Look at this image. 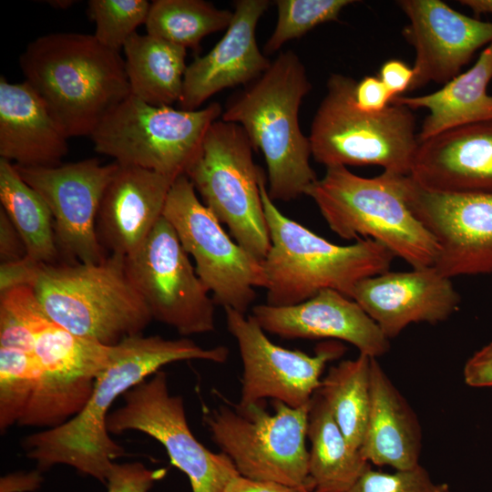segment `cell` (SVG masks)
<instances>
[{"label": "cell", "mask_w": 492, "mask_h": 492, "mask_svg": "<svg viewBox=\"0 0 492 492\" xmlns=\"http://www.w3.org/2000/svg\"><path fill=\"white\" fill-rule=\"evenodd\" d=\"M228 355L225 346L204 348L186 338L127 337L114 344L111 361L97 376L83 409L61 425L26 436L25 452L39 470L63 464L106 484L114 460L125 454L107 427L115 400L169 364L185 360L223 364Z\"/></svg>", "instance_id": "cell-1"}, {"label": "cell", "mask_w": 492, "mask_h": 492, "mask_svg": "<svg viewBox=\"0 0 492 492\" xmlns=\"http://www.w3.org/2000/svg\"><path fill=\"white\" fill-rule=\"evenodd\" d=\"M26 81L67 137L92 134L130 95L125 60L94 35L60 32L37 37L19 57Z\"/></svg>", "instance_id": "cell-2"}, {"label": "cell", "mask_w": 492, "mask_h": 492, "mask_svg": "<svg viewBox=\"0 0 492 492\" xmlns=\"http://www.w3.org/2000/svg\"><path fill=\"white\" fill-rule=\"evenodd\" d=\"M312 85L292 51L281 53L269 68L222 112L221 119L240 125L267 166L268 194L290 201L305 195L317 179L310 164L309 138L299 125V108Z\"/></svg>", "instance_id": "cell-3"}, {"label": "cell", "mask_w": 492, "mask_h": 492, "mask_svg": "<svg viewBox=\"0 0 492 492\" xmlns=\"http://www.w3.org/2000/svg\"><path fill=\"white\" fill-rule=\"evenodd\" d=\"M260 190L271 238L262 261L265 303L293 305L325 289L351 298L361 280L389 271L395 256L381 243L369 239L350 245L330 242L278 210L268 194L264 172Z\"/></svg>", "instance_id": "cell-4"}, {"label": "cell", "mask_w": 492, "mask_h": 492, "mask_svg": "<svg viewBox=\"0 0 492 492\" xmlns=\"http://www.w3.org/2000/svg\"><path fill=\"white\" fill-rule=\"evenodd\" d=\"M126 258L99 263H39L32 287L48 318L70 333L114 345L142 334L149 310L130 281Z\"/></svg>", "instance_id": "cell-5"}, {"label": "cell", "mask_w": 492, "mask_h": 492, "mask_svg": "<svg viewBox=\"0 0 492 492\" xmlns=\"http://www.w3.org/2000/svg\"><path fill=\"white\" fill-rule=\"evenodd\" d=\"M403 175L365 178L346 167L326 168L305 191L330 229L345 240H373L413 268L432 267L439 253L432 234L408 208Z\"/></svg>", "instance_id": "cell-6"}, {"label": "cell", "mask_w": 492, "mask_h": 492, "mask_svg": "<svg viewBox=\"0 0 492 492\" xmlns=\"http://www.w3.org/2000/svg\"><path fill=\"white\" fill-rule=\"evenodd\" d=\"M355 84L342 74L328 78L308 137L312 156L325 168L371 165L409 176L419 145L413 110L391 102L378 113L362 111L354 100Z\"/></svg>", "instance_id": "cell-7"}, {"label": "cell", "mask_w": 492, "mask_h": 492, "mask_svg": "<svg viewBox=\"0 0 492 492\" xmlns=\"http://www.w3.org/2000/svg\"><path fill=\"white\" fill-rule=\"evenodd\" d=\"M220 115L217 102L189 111L152 106L129 95L103 118L90 138L96 152L121 166L177 179L186 175Z\"/></svg>", "instance_id": "cell-8"}, {"label": "cell", "mask_w": 492, "mask_h": 492, "mask_svg": "<svg viewBox=\"0 0 492 492\" xmlns=\"http://www.w3.org/2000/svg\"><path fill=\"white\" fill-rule=\"evenodd\" d=\"M309 404L292 407L273 401L272 413L264 401L223 405L208 411L204 421L220 452L241 476L312 489L306 447Z\"/></svg>", "instance_id": "cell-9"}, {"label": "cell", "mask_w": 492, "mask_h": 492, "mask_svg": "<svg viewBox=\"0 0 492 492\" xmlns=\"http://www.w3.org/2000/svg\"><path fill=\"white\" fill-rule=\"evenodd\" d=\"M252 149L240 125L216 120L185 176L235 241L262 261L271 238L260 190L263 170Z\"/></svg>", "instance_id": "cell-10"}, {"label": "cell", "mask_w": 492, "mask_h": 492, "mask_svg": "<svg viewBox=\"0 0 492 492\" xmlns=\"http://www.w3.org/2000/svg\"><path fill=\"white\" fill-rule=\"evenodd\" d=\"M162 215L193 258L215 304L245 314L256 298L255 288L267 285L262 261L228 235L185 175L172 183Z\"/></svg>", "instance_id": "cell-11"}, {"label": "cell", "mask_w": 492, "mask_h": 492, "mask_svg": "<svg viewBox=\"0 0 492 492\" xmlns=\"http://www.w3.org/2000/svg\"><path fill=\"white\" fill-rule=\"evenodd\" d=\"M124 404L110 412V434L139 431L159 442L171 464L189 478L192 492H224L240 475L223 453L206 448L190 431L183 400L169 392L167 374L158 371L123 395Z\"/></svg>", "instance_id": "cell-12"}, {"label": "cell", "mask_w": 492, "mask_h": 492, "mask_svg": "<svg viewBox=\"0 0 492 492\" xmlns=\"http://www.w3.org/2000/svg\"><path fill=\"white\" fill-rule=\"evenodd\" d=\"M125 261L128 275L152 319L181 335L214 330L215 302L163 215L142 246Z\"/></svg>", "instance_id": "cell-13"}, {"label": "cell", "mask_w": 492, "mask_h": 492, "mask_svg": "<svg viewBox=\"0 0 492 492\" xmlns=\"http://www.w3.org/2000/svg\"><path fill=\"white\" fill-rule=\"evenodd\" d=\"M113 346L70 333L51 320L35 334L38 377L17 425L56 427L77 415L109 364Z\"/></svg>", "instance_id": "cell-14"}, {"label": "cell", "mask_w": 492, "mask_h": 492, "mask_svg": "<svg viewBox=\"0 0 492 492\" xmlns=\"http://www.w3.org/2000/svg\"><path fill=\"white\" fill-rule=\"evenodd\" d=\"M227 328L235 338L241 362L240 403L247 406L266 398L292 407L310 403L321 385L327 363L341 357L345 348L330 340L320 343L313 355L273 343L251 316L225 308Z\"/></svg>", "instance_id": "cell-15"}, {"label": "cell", "mask_w": 492, "mask_h": 492, "mask_svg": "<svg viewBox=\"0 0 492 492\" xmlns=\"http://www.w3.org/2000/svg\"><path fill=\"white\" fill-rule=\"evenodd\" d=\"M14 165L48 206L63 262L103 261L108 254L97 238V217L104 190L118 164L103 165L97 159H87L55 167Z\"/></svg>", "instance_id": "cell-16"}, {"label": "cell", "mask_w": 492, "mask_h": 492, "mask_svg": "<svg viewBox=\"0 0 492 492\" xmlns=\"http://www.w3.org/2000/svg\"><path fill=\"white\" fill-rule=\"evenodd\" d=\"M406 204L435 238L434 267L452 279L492 273V194H446L426 190L404 176Z\"/></svg>", "instance_id": "cell-17"}, {"label": "cell", "mask_w": 492, "mask_h": 492, "mask_svg": "<svg viewBox=\"0 0 492 492\" xmlns=\"http://www.w3.org/2000/svg\"><path fill=\"white\" fill-rule=\"evenodd\" d=\"M409 22L402 30L415 52L409 90L446 84L461 73L475 53L492 44V22L466 15L440 0H401Z\"/></svg>", "instance_id": "cell-18"}, {"label": "cell", "mask_w": 492, "mask_h": 492, "mask_svg": "<svg viewBox=\"0 0 492 492\" xmlns=\"http://www.w3.org/2000/svg\"><path fill=\"white\" fill-rule=\"evenodd\" d=\"M351 299L388 338L413 323H437L457 311L460 296L451 279L434 266L384 272L361 280Z\"/></svg>", "instance_id": "cell-19"}, {"label": "cell", "mask_w": 492, "mask_h": 492, "mask_svg": "<svg viewBox=\"0 0 492 492\" xmlns=\"http://www.w3.org/2000/svg\"><path fill=\"white\" fill-rule=\"evenodd\" d=\"M251 316L266 333L286 339L343 341L374 358L390 348L389 339L362 307L332 289L293 305H255Z\"/></svg>", "instance_id": "cell-20"}, {"label": "cell", "mask_w": 492, "mask_h": 492, "mask_svg": "<svg viewBox=\"0 0 492 492\" xmlns=\"http://www.w3.org/2000/svg\"><path fill=\"white\" fill-rule=\"evenodd\" d=\"M267 0L236 1L224 36L204 56L187 66L180 109L193 111L211 96L228 87L259 78L271 66L256 42L257 24L268 9Z\"/></svg>", "instance_id": "cell-21"}, {"label": "cell", "mask_w": 492, "mask_h": 492, "mask_svg": "<svg viewBox=\"0 0 492 492\" xmlns=\"http://www.w3.org/2000/svg\"><path fill=\"white\" fill-rule=\"evenodd\" d=\"M175 179L118 164L104 190L97 217V238L106 251L127 258L142 246L162 217Z\"/></svg>", "instance_id": "cell-22"}, {"label": "cell", "mask_w": 492, "mask_h": 492, "mask_svg": "<svg viewBox=\"0 0 492 492\" xmlns=\"http://www.w3.org/2000/svg\"><path fill=\"white\" fill-rule=\"evenodd\" d=\"M409 176L430 191L492 194V120L419 142Z\"/></svg>", "instance_id": "cell-23"}, {"label": "cell", "mask_w": 492, "mask_h": 492, "mask_svg": "<svg viewBox=\"0 0 492 492\" xmlns=\"http://www.w3.org/2000/svg\"><path fill=\"white\" fill-rule=\"evenodd\" d=\"M67 137L26 82L0 77V158L24 167H55L68 152Z\"/></svg>", "instance_id": "cell-24"}, {"label": "cell", "mask_w": 492, "mask_h": 492, "mask_svg": "<svg viewBox=\"0 0 492 492\" xmlns=\"http://www.w3.org/2000/svg\"><path fill=\"white\" fill-rule=\"evenodd\" d=\"M422 431L417 416L391 382L377 358L370 367V408L360 446L364 459L395 470L419 464Z\"/></svg>", "instance_id": "cell-25"}, {"label": "cell", "mask_w": 492, "mask_h": 492, "mask_svg": "<svg viewBox=\"0 0 492 492\" xmlns=\"http://www.w3.org/2000/svg\"><path fill=\"white\" fill-rule=\"evenodd\" d=\"M491 79L492 44L481 51L473 67L440 89L418 97L398 96L392 102L428 110L417 133L421 142L456 128L492 120V96L487 93Z\"/></svg>", "instance_id": "cell-26"}, {"label": "cell", "mask_w": 492, "mask_h": 492, "mask_svg": "<svg viewBox=\"0 0 492 492\" xmlns=\"http://www.w3.org/2000/svg\"><path fill=\"white\" fill-rule=\"evenodd\" d=\"M307 438L313 492H348L370 466L349 444L318 391L309 404Z\"/></svg>", "instance_id": "cell-27"}, {"label": "cell", "mask_w": 492, "mask_h": 492, "mask_svg": "<svg viewBox=\"0 0 492 492\" xmlns=\"http://www.w3.org/2000/svg\"><path fill=\"white\" fill-rule=\"evenodd\" d=\"M123 50L130 95L157 107L179 101L188 66L185 47L136 32Z\"/></svg>", "instance_id": "cell-28"}, {"label": "cell", "mask_w": 492, "mask_h": 492, "mask_svg": "<svg viewBox=\"0 0 492 492\" xmlns=\"http://www.w3.org/2000/svg\"><path fill=\"white\" fill-rule=\"evenodd\" d=\"M0 200L24 241L27 258L37 263H58L60 254L48 206L21 178L15 165L1 158Z\"/></svg>", "instance_id": "cell-29"}, {"label": "cell", "mask_w": 492, "mask_h": 492, "mask_svg": "<svg viewBox=\"0 0 492 492\" xmlns=\"http://www.w3.org/2000/svg\"><path fill=\"white\" fill-rule=\"evenodd\" d=\"M371 356L359 354L329 368L317 390L349 444L360 449L370 408Z\"/></svg>", "instance_id": "cell-30"}, {"label": "cell", "mask_w": 492, "mask_h": 492, "mask_svg": "<svg viewBox=\"0 0 492 492\" xmlns=\"http://www.w3.org/2000/svg\"><path fill=\"white\" fill-rule=\"evenodd\" d=\"M232 16L203 0H155L145 26L150 36L198 50L206 36L227 29Z\"/></svg>", "instance_id": "cell-31"}, {"label": "cell", "mask_w": 492, "mask_h": 492, "mask_svg": "<svg viewBox=\"0 0 492 492\" xmlns=\"http://www.w3.org/2000/svg\"><path fill=\"white\" fill-rule=\"evenodd\" d=\"M38 377L34 353L0 347V429L17 425L32 397Z\"/></svg>", "instance_id": "cell-32"}, {"label": "cell", "mask_w": 492, "mask_h": 492, "mask_svg": "<svg viewBox=\"0 0 492 492\" xmlns=\"http://www.w3.org/2000/svg\"><path fill=\"white\" fill-rule=\"evenodd\" d=\"M49 320L32 287L1 292L0 347L34 353L35 334Z\"/></svg>", "instance_id": "cell-33"}, {"label": "cell", "mask_w": 492, "mask_h": 492, "mask_svg": "<svg viewBox=\"0 0 492 492\" xmlns=\"http://www.w3.org/2000/svg\"><path fill=\"white\" fill-rule=\"evenodd\" d=\"M278 20L264 46L271 54L286 42L301 37L320 24L337 20L341 11L354 3L352 0H278Z\"/></svg>", "instance_id": "cell-34"}, {"label": "cell", "mask_w": 492, "mask_h": 492, "mask_svg": "<svg viewBox=\"0 0 492 492\" xmlns=\"http://www.w3.org/2000/svg\"><path fill=\"white\" fill-rule=\"evenodd\" d=\"M149 8L147 0H89L87 15L96 25L94 36L119 52L137 27L146 24Z\"/></svg>", "instance_id": "cell-35"}, {"label": "cell", "mask_w": 492, "mask_h": 492, "mask_svg": "<svg viewBox=\"0 0 492 492\" xmlns=\"http://www.w3.org/2000/svg\"><path fill=\"white\" fill-rule=\"evenodd\" d=\"M348 492H451L446 483H436L420 465L386 473L369 466Z\"/></svg>", "instance_id": "cell-36"}, {"label": "cell", "mask_w": 492, "mask_h": 492, "mask_svg": "<svg viewBox=\"0 0 492 492\" xmlns=\"http://www.w3.org/2000/svg\"><path fill=\"white\" fill-rule=\"evenodd\" d=\"M165 471L151 470L139 462L114 463L107 478L108 492H148Z\"/></svg>", "instance_id": "cell-37"}, {"label": "cell", "mask_w": 492, "mask_h": 492, "mask_svg": "<svg viewBox=\"0 0 492 492\" xmlns=\"http://www.w3.org/2000/svg\"><path fill=\"white\" fill-rule=\"evenodd\" d=\"M394 96L375 76H366L356 81L354 100L362 111L378 113L384 110L392 102Z\"/></svg>", "instance_id": "cell-38"}, {"label": "cell", "mask_w": 492, "mask_h": 492, "mask_svg": "<svg viewBox=\"0 0 492 492\" xmlns=\"http://www.w3.org/2000/svg\"><path fill=\"white\" fill-rule=\"evenodd\" d=\"M463 373L465 382L469 386H492V342L466 361Z\"/></svg>", "instance_id": "cell-39"}, {"label": "cell", "mask_w": 492, "mask_h": 492, "mask_svg": "<svg viewBox=\"0 0 492 492\" xmlns=\"http://www.w3.org/2000/svg\"><path fill=\"white\" fill-rule=\"evenodd\" d=\"M26 257V249L18 231L5 210L0 209V260L1 263L21 261Z\"/></svg>", "instance_id": "cell-40"}, {"label": "cell", "mask_w": 492, "mask_h": 492, "mask_svg": "<svg viewBox=\"0 0 492 492\" xmlns=\"http://www.w3.org/2000/svg\"><path fill=\"white\" fill-rule=\"evenodd\" d=\"M414 76L413 67L399 59H390L381 66L377 77L395 97L409 90Z\"/></svg>", "instance_id": "cell-41"}, {"label": "cell", "mask_w": 492, "mask_h": 492, "mask_svg": "<svg viewBox=\"0 0 492 492\" xmlns=\"http://www.w3.org/2000/svg\"><path fill=\"white\" fill-rule=\"evenodd\" d=\"M38 264L27 256L18 261L1 263L0 292L16 286H30Z\"/></svg>", "instance_id": "cell-42"}, {"label": "cell", "mask_w": 492, "mask_h": 492, "mask_svg": "<svg viewBox=\"0 0 492 492\" xmlns=\"http://www.w3.org/2000/svg\"><path fill=\"white\" fill-rule=\"evenodd\" d=\"M224 492H313L309 487H293L278 482L254 480L238 475L225 487Z\"/></svg>", "instance_id": "cell-43"}, {"label": "cell", "mask_w": 492, "mask_h": 492, "mask_svg": "<svg viewBox=\"0 0 492 492\" xmlns=\"http://www.w3.org/2000/svg\"><path fill=\"white\" fill-rule=\"evenodd\" d=\"M459 3L476 15H492V0H460Z\"/></svg>", "instance_id": "cell-44"}]
</instances>
